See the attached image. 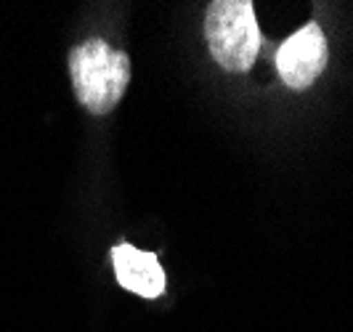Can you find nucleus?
<instances>
[{"label":"nucleus","instance_id":"obj_1","mask_svg":"<svg viewBox=\"0 0 353 332\" xmlns=\"http://www.w3.org/2000/svg\"><path fill=\"white\" fill-rule=\"evenodd\" d=\"M70 75L77 101L90 115H109L120 104L130 83V59L106 46L104 40L90 37L83 46L72 48Z\"/></svg>","mask_w":353,"mask_h":332},{"label":"nucleus","instance_id":"obj_2","mask_svg":"<svg viewBox=\"0 0 353 332\" xmlns=\"http://www.w3.org/2000/svg\"><path fill=\"white\" fill-rule=\"evenodd\" d=\"M212 59L226 72H248L261 48V30L250 0H215L205 17Z\"/></svg>","mask_w":353,"mask_h":332},{"label":"nucleus","instance_id":"obj_3","mask_svg":"<svg viewBox=\"0 0 353 332\" xmlns=\"http://www.w3.org/2000/svg\"><path fill=\"white\" fill-rule=\"evenodd\" d=\"M327 37L321 27L311 21L290 40H284V46L276 53V70L292 90H305L319 80V75L327 67Z\"/></svg>","mask_w":353,"mask_h":332},{"label":"nucleus","instance_id":"obj_4","mask_svg":"<svg viewBox=\"0 0 353 332\" xmlns=\"http://www.w3.org/2000/svg\"><path fill=\"white\" fill-rule=\"evenodd\" d=\"M112 263L120 287L141 297H159L165 293V271L154 253L120 242L112 247Z\"/></svg>","mask_w":353,"mask_h":332}]
</instances>
